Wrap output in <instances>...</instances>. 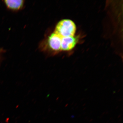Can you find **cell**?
I'll use <instances>...</instances> for the list:
<instances>
[{
    "instance_id": "cell-1",
    "label": "cell",
    "mask_w": 123,
    "mask_h": 123,
    "mask_svg": "<svg viewBox=\"0 0 123 123\" xmlns=\"http://www.w3.org/2000/svg\"><path fill=\"white\" fill-rule=\"evenodd\" d=\"M61 38L53 31L40 44L41 50L54 53L61 51Z\"/></svg>"
},
{
    "instance_id": "cell-2",
    "label": "cell",
    "mask_w": 123,
    "mask_h": 123,
    "mask_svg": "<svg viewBox=\"0 0 123 123\" xmlns=\"http://www.w3.org/2000/svg\"><path fill=\"white\" fill-rule=\"evenodd\" d=\"M76 26L70 19H63L57 23L54 32L61 37L75 36Z\"/></svg>"
},
{
    "instance_id": "cell-3",
    "label": "cell",
    "mask_w": 123,
    "mask_h": 123,
    "mask_svg": "<svg viewBox=\"0 0 123 123\" xmlns=\"http://www.w3.org/2000/svg\"><path fill=\"white\" fill-rule=\"evenodd\" d=\"M61 38V51H70L76 45L77 38L75 36Z\"/></svg>"
},
{
    "instance_id": "cell-4",
    "label": "cell",
    "mask_w": 123,
    "mask_h": 123,
    "mask_svg": "<svg viewBox=\"0 0 123 123\" xmlns=\"http://www.w3.org/2000/svg\"><path fill=\"white\" fill-rule=\"evenodd\" d=\"M3 1L8 9L13 12L21 10L25 4V1L23 0H5Z\"/></svg>"
},
{
    "instance_id": "cell-5",
    "label": "cell",
    "mask_w": 123,
    "mask_h": 123,
    "mask_svg": "<svg viewBox=\"0 0 123 123\" xmlns=\"http://www.w3.org/2000/svg\"><path fill=\"white\" fill-rule=\"evenodd\" d=\"M3 52V50L2 49H0V57L1 55L2 54V52Z\"/></svg>"
}]
</instances>
